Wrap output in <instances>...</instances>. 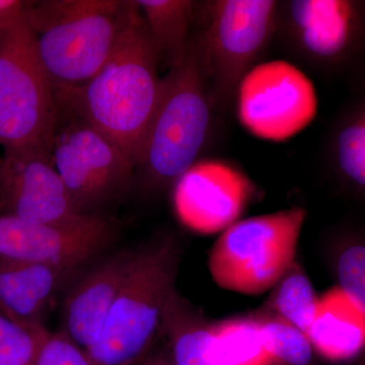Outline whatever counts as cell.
Instances as JSON below:
<instances>
[{
	"instance_id": "603a6c76",
	"label": "cell",
	"mask_w": 365,
	"mask_h": 365,
	"mask_svg": "<svg viewBox=\"0 0 365 365\" xmlns=\"http://www.w3.org/2000/svg\"><path fill=\"white\" fill-rule=\"evenodd\" d=\"M334 269L340 289L365 318V235L353 232L341 237Z\"/></svg>"
},
{
	"instance_id": "ffe728a7",
	"label": "cell",
	"mask_w": 365,
	"mask_h": 365,
	"mask_svg": "<svg viewBox=\"0 0 365 365\" xmlns=\"http://www.w3.org/2000/svg\"><path fill=\"white\" fill-rule=\"evenodd\" d=\"M213 352L220 365H275L262 341L255 317L213 324Z\"/></svg>"
},
{
	"instance_id": "5b68a950",
	"label": "cell",
	"mask_w": 365,
	"mask_h": 365,
	"mask_svg": "<svg viewBox=\"0 0 365 365\" xmlns=\"http://www.w3.org/2000/svg\"><path fill=\"white\" fill-rule=\"evenodd\" d=\"M307 211L297 207L240 220L211 248L208 269L222 289L257 297L273 289L295 263Z\"/></svg>"
},
{
	"instance_id": "d4e9b609",
	"label": "cell",
	"mask_w": 365,
	"mask_h": 365,
	"mask_svg": "<svg viewBox=\"0 0 365 365\" xmlns=\"http://www.w3.org/2000/svg\"><path fill=\"white\" fill-rule=\"evenodd\" d=\"M32 365H95L81 348L62 332L46 329L41 335Z\"/></svg>"
},
{
	"instance_id": "ba28073f",
	"label": "cell",
	"mask_w": 365,
	"mask_h": 365,
	"mask_svg": "<svg viewBox=\"0 0 365 365\" xmlns=\"http://www.w3.org/2000/svg\"><path fill=\"white\" fill-rule=\"evenodd\" d=\"M278 2L216 0L206 9V26L197 42L209 81L227 98L237 88L272 37Z\"/></svg>"
},
{
	"instance_id": "7a4b0ae2",
	"label": "cell",
	"mask_w": 365,
	"mask_h": 365,
	"mask_svg": "<svg viewBox=\"0 0 365 365\" xmlns=\"http://www.w3.org/2000/svg\"><path fill=\"white\" fill-rule=\"evenodd\" d=\"M135 1H28L26 20L57 90L85 85L106 63L133 18Z\"/></svg>"
},
{
	"instance_id": "30bf717a",
	"label": "cell",
	"mask_w": 365,
	"mask_h": 365,
	"mask_svg": "<svg viewBox=\"0 0 365 365\" xmlns=\"http://www.w3.org/2000/svg\"><path fill=\"white\" fill-rule=\"evenodd\" d=\"M0 215L66 225L83 220L55 168L51 151L4 150L0 168Z\"/></svg>"
},
{
	"instance_id": "8992f818",
	"label": "cell",
	"mask_w": 365,
	"mask_h": 365,
	"mask_svg": "<svg viewBox=\"0 0 365 365\" xmlns=\"http://www.w3.org/2000/svg\"><path fill=\"white\" fill-rule=\"evenodd\" d=\"M60 107L26 20L0 36V144L51 151Z\"/></svg>"
},
{
	"instance_id": "9a60e30c",
	"label": "cell",
	"mask_w": 365,
	"mask_h": 365,
	"mask_svg": "<svg viewBox=\"0 0 365 365\" xmlns=\"http://www.w3.org/2000/svg\"><path fill=\"white\" fill-rule=\"evenodd\" d=\"M81 268L0 257V311L26 330H44L48 307Z\"/></svg>"
},
{
	"instance_id": "5bb4252c",
	"label": "cell",
	"mask_w": 365,
	"mask_h": 365,
	"mask_svg": "<svg viewBox=\"0 0 365 365\" xmlns=\"http://www.w3.org/2000/svg\"><path fill=\"white\" fill-rule=\"evenodd\" d=\"M136 253L137 250H125L111 255L83 274L67 292L60 332L83 351L97 341Z\"/></svg>"
},
{
	"instance_id": "83f0119b",
	"label": "cell",
	"mask_w": 365,
	"mask_h": 365,
	"mask_svg": "<svg viewBox=\"0 0 365 365\" xmlns=\"http://www.w3.org/2000/svg\"><path fill=\"white\" fill-rule=\"evenodd\" d=\"M364 354V356L360 357L359 360H356V361L353 362V364L348 365H365V351Z\"/></svg>"
},
{
	"instance_id": "9c48e42d",
	"label": "cell",
	"mask_w": 365,
	"mask_h": 365,
	"mask_svg": "<svg viewBox=\"0 0 365 365\" xmlns=\"http://www.w3.org/2000/svg\"><path fill=\"white\" fill-rule=\"evenodd\" d=\"M237 90L240 121L264 140L279 143L292 138L306 129L318 112L311 79L283 60L252 67Z\"/></svg>"
},
{
	"instance_id": "f1b7e54d",
	"label": "cell",
	"mask_w": 365,
	"mask_h": 365,
	"mask_svg": "<svg viewBox=\"0 0 365 365\" xmlns=\"http://www.w3.org/2000/svg\"><path fill=\"white\" fill-rule=\"evenodd\" d=\"M1 160L2 158H0V168H1Z\"/></svg>"
},
{
	"instance_id": "52a82bcc",
	"label": "cell",
	"mask_w": 365,
	"mask_h": 365,
	"mask_svg": "<svg viewBox=\"0 0 365 365\" xmlns=\"http://www.w3.org/2000/svg\"><path fill=\"white\" fill-rule=\"evenodd\" d=\"M52 158L74 207L81 215L116 200L133 178L135 163L83 118L60 108Z\"/></svg>"
},
{
	"instance_id": "ac0fdd59",
	"label": "cell",
	"mask_w": 365,
	"mask_h": 365,
	"mask_svg": "<svg viewBox=\"0 0 365 365\" xmlns=\"http://www.w3.org/2000/svg\"><path fill=\"white\" fill-rule=\"evenodd\" d=\"M162 333L170 341L175 365H220L213 352L212 325L187 306L177 292L165 309Z\"/></svg>"
},
{
	"instance_id": "4fadbf2b",
	"label": "cell",
	"mask_w": 365,
	"mask_h": 365,
	"mask_svg": "<svg viewBox=\"0 0 365 365\" xmlns=\"http://www.w3.org/2000/svg\"><path fill=\"white\" fill-rule=\"evenodd\" d=\"M288 21L300 50L322 66L344 68L365 54V1L294 0Z\"/></svg>"
},
{
	"instance_id": "d6986e66",
	"label": "cell",
	"mask_w": 365,
	"mask_h": 365,
	"mask_svg": "<svg viewBox=\"0 0 365 365\" xmlns=\"http://www.w3.org/2000/svg\"><path fill=\"white\" fill-rule=\"evenodd\" d=\"M332 153L343 182L365 196V91L338 125Z\"/></svg>"
},
{
	"instance_id": "e0dca14e",
	"label": "cell",
	"mask_w": 365,
	"mask_h": 365,
	"mask_svg": "<svg viewBox=\"0 0 365 365\" xmlns=\"http://www.w3.org/2000/svg\"><path fill=\"white\" fill-rule=\"evenodd\" d=\"M160 61L170 68L181 63L189 51L194 2L189 0H135Z\"/></svg>"
},
{
	"instance_id": "7c38bea8",
	"label": "cell",
	"mask_w": 365,
	"mask_h": 365,
	"mask_svg": "<svg viewBox=\"0 0 365 365\" xmlns=\"http://www.w3.org/2000/svg\"><path fill=\"white\" fill-rule=\"evenodd\" d=\"M113 237V225L100 215L66 225L0 215V257L11 260L83 267L107 248Z\"/></svg>"
},
{
	"instance_id": "cb8c5ba5",
	"label": "cell",
	"mask_w": 365,
	"mask_h": 365,
	"mask_svg": "<svg viewBox=\"0 0 365 365\" xmlns=\"http://www.w3.org/2000/svg\"><path fill=\"white\" fill-rule=\"evenodd\" d=\"M44 330H26L0 311V365H32Z\"/></svg>"
},
{
	"instance_id": "44dd1931",
	"label": "cell",
	"mask_w": 365,
	"mask_h": 365,
	"mask_svg": "<svg viewBox=\"0 0 365 365\" xmlns=\"http://www.w3.org/2000/svg\"><path fill=\"white\" fill-rule=\"evenodd\" d=\"M274 288L273 314L307 334L319 304L309 276L294 263Z\"/></svg>"
},
{
	"instance_id": "484cf974",
	"label": "cell",
	"mask_w": 365,
	"mask_h": 365,
	"mask_svg": "<svg viewBox=\"0 0 365 365\" xmlns=\"http://www.w3.org/2000/svg\"><path fill=\"white\" fill-rule=\"evenodd\" d=\"M28 1L0 0V36L26 20Z\"/></svg>"
},
{
	"instance_id": "277c9868",
	"label": "cell",
	"mask_w": 365,
	"mask_h": 365,
	"mask_svg": "<svg viewBox=\"0 0 365 365\" xmlns=\"http://www.w3.org/2000/svg\"><path fill=\"white\" fill-rule=\"evenodd\" d=\"M207 73L192 40L186 57L162 78L157 109L137 163L151 189L175 185L196 163L210 130Z\"/></svg>"
},
{
	"instance_id": "8fae6325",
	"label": "cell",
	"mask_w": 365,
	"mask_h": 365,
	"mask_svg": "<svg viewBox=\"0 0 365 365\" xmlns=\"http://www.w3.org/2000/svg\"><path fill=\"white\" fill-rule=\"evenodd\" d=\"M256 192L253 182L230 163L202 160L175 182L173 204L185 227L215 235L239 222Z\"/></svg>"
},
{
	"instance_id": "4316f807",
	"label": "cell",
	"mask_w": 365,
	"mask_h": 365,
	"mask_svg": "<svg viewBox=\"0 0 365 365\" xmlns=\"http://www.w3.org/2000/svg\"><path fill=\"white\" fill-rule=\"evenodd\" d=\"M137 365H175L172 357L163 351L151 350L148 355Z\"/></svg>"
},
{
	"instance_id": "2e32d148",
	"label": "cell",
	"mask_w": 365,
	"mask_h": 365,
	"mask_svg": "<svg viewBox=\"0 0 365 365\" xmlns=\"http://www.w3.org/2000/svg\"><path fill=\"white\" fill-rule=\"evenodd\" d=\"M307 336L319 356L331 361L352 359L365 350V318L338 288L319 299Z\"/></svg>"
},
{
	"instance_id": "6da1fadb",
	"label": "cell",
	"mask_w": 365,
	"mask_h": 365,
	"mask_svg": "<svg viewBox=\"0 0 365 365\" xmlns=\"http://www.w3.org/2000/svg\"><path fill=\"white\" fill-rule=\"evenodd\" d=\"M160 61L137 6L102 68L85 85L56 91L59 107L86 120L137 165L160 98Z\"/></svg>"
},
{
	"instance_id": "3957f363",
	"label": "cell",
	"mask_w": 365,
	"mask_h": 365,
	"mask_svg": "<svg viewBox=\"0 0 365 365\" xmlns=\"http://www.w3.org/2000/svg\"><path fill=\"white\" fill-rule=\"evenodd\" d=\"M180 249L170 237L137 249L102 331L86 352L93 364L137 365L153 350L176 292Z\"/></svg>"
},
{
	"instance_id": "7402d4cb",
	"label": "cell",
	"mask_w": 365,
	"mask_h": 365,
	"mask_svg": "<svg viewBox=\"0 0 365 365\" xmlns=\"http://www.w3.org/2000/svg\"><path fill=\"white\" fill-rule=\"evenodd\" d=\"M262 341L275 365H314L313 349L307 334L276 314H259Z\"/></svg>"
}]
</instances>
